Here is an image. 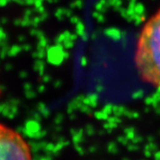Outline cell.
Returning a JSON list of instances; mask_svg holds the SVG:
<instances>
[{"instance_id":"obj_2","label":"cell","mask_w":160,"mask_h":160,"mask_svg":"<svg viewBox=\"0 0 160 160\" xmlns=\"http://www.w3.org/2000/svg\"><path fill=\"white\" fill-rule=\"evenodd\" d=\"M0 160H32L30 147L17 131L0 124Z\"/></svg>"},{"instance_id":"obj_1","label":"cell","mask_w":160,"mask_h":160,"mask_svg":"<svg viewBox=\"0 0 160 160\" xmlns=\"http://www.w3.org/2000/svg\"><path fill=\"white\" fill-rule=\"evenodd\" d=\"M136 64L143 78L160 88V9L148 20L140 34Z\"/></svg>"}]
</instances>
